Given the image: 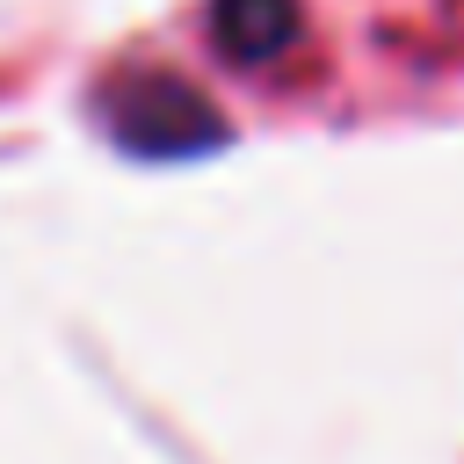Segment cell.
I'll list each match as a JSON object with an SVG mask.
<instances>
[{
  "instance_id": "obj_1",
  "label": "cell",
  "mask_w": 464,
  "mask_h": 464,
  "mask_svg": "<svg viewBox=\"0 0 464 464\" xmlns=\"http://www.w3.org/2000/svg\"><path fill=\"white\" fill-rule=\"evenodd\" d=\"M109 123L138 152H203L210 138H225L218 109L196 102V87H181V80H138V87H123Z\"/></svg>"
},
{
  "instance_id": "obj_2",
  "label": "cell",
  "mask_w": 464,
  "mask_h": 464,
  "mask_svg": "<svg viewBox=\"0 0 464 464\" xmlns=\"http://www.w3.org/2000/svg\"><path fill=\"white\" fill-rule=\"evenodd\" d=\"M210 44L232 65H268L297 44V0H210Z\"/></svg>"
}]
</instances>
